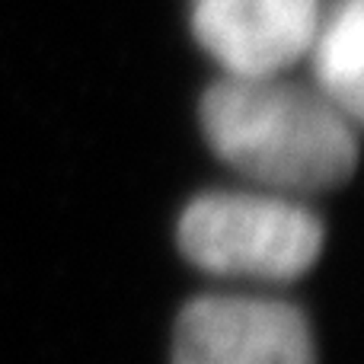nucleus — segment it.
I'll return each instance as SVG.
<instances>
[{"label": "nucleus", "instance_id": "2", "mask_svg": "<svg viewBox=\"0 0 364 364\" xmlns=\"http://www.w3.org/2000/svg\"><path fill=\"white\" fill-rule=\"evenodd\" d=\"M179 250L214 275L291 282L320 259L323 224L288 198L211 192L182 211Z\"/></svg>", "mask_w": 364, "mask_h": 364}, {"label": "nucleus", "instance_id": "1", "mask_svg": "<svg viewBox=\"0 0 364 364\" xmlns=\"http://www.w3.org/2000/svg\"><path fill=\"white\" fill-rule=\"evenodd\" d=\"M355 125L329 96L282 74H227L201 100V128L224 164L288 192L342 186L358 164Z\"/></svg>", "mask_w": 364, "mask_h": 364}, {"label": "nucleus", "instance_id": "5", "mask_svg": "<svg viewBox=\"0 0 364 364\" xmlns=\"http://www.w3.org/2000/svg\"><path fill=\"white\" fill-rule=\"evenodd\" d=\"M361 45H364V4L336 0V6L320 16L310 38L316 90L336 102L352 122H361Z\"/></svg>", "mask_w": 364, "mask_h": 364}, {"label": "nucleus", "instance_id": "3", "mask_svg": "<svg viewBox=\"0 0 364 364\" xmlns=\"http://www.w3.org/2000/svg\"><path fill=\"white\" fill-rule=\"evenodd\" d=\"M173 364H316L307 316L265 297H198L179 314Z\"/></svg>", "mask_w": 364, "mask_h": 364}, {"label": "nucleus", "instance_id": "4", "mask_svg": "<svg viewBox=\"0 0 364 364\" xmlns=\"http://www.w3.org/2000/svg\"><path fill=\"white\" fill-rule=\"evenodd\" d=\"M323 0H192V32L227 74H284L310 48Z\"/></svg>", "mask_w": 364, "mask_h": 364}]
</instances>
